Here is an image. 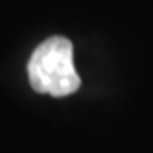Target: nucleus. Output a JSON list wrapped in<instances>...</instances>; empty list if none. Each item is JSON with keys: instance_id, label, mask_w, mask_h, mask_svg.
<instances>
[{"instance_id": "obj_1", "label": "nucleus", "mask_w": 153, "mask_h": 153, "mask_svg": "<svg viewBox=\"0 0 153 153\" xmlns=\"http://www.w3.org/2000/svg\"><path fill=\"white\" fill-rule=\"evenodd\" d=\"M31 89L50 96H68L81 85L74 67V48L67 37H50L35 48L28 61Z\"/></svg>"}]
</instances>
